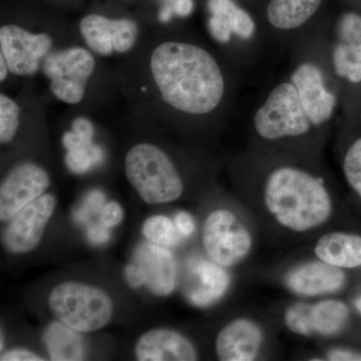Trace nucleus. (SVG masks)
<instances>
[{
	"label": "nucleus",
	"mask_w": 361,
	"mask_h": 361,
	"mask_svg": "<svg viewBox=\"0 0 361 361\" xmlns=\"http://www.w3.org/2000/svg\"><path fill=\"white\" fill-rule=\"evenodd\" d=\"M151 71L164 101L184 113H210L224 94V80L215 59L194 44L159 45L152 56Z\"/></svg>",
	"instance_id": "1"
},
{
	"label": "nucleus",
	"mask_w": 361,
	"mask_h": 361,
	"mask_svg": "<svg viewBox=\"0 0 361 361\" xmlns=\"http://www.w3.org/2000/svg\"><path fill=\"white\" fill-rule=\"evenodd\" d=\"M263 202L279 226L295 233L322 227L334 210L331 196L320 178L286 166L268 176Z\"/></svg>",
	"instance_id": "2"
},
{
	"label": "nucleus",
	"mask_w": 361,
	"mask_h": 361,
	"mask_svg": "<svg viewBox=\"0 0 361 361\" xmlns=\"http://www.w3.org/2000/svg\"><path fill=\"white\" fill-rule=\"evenodd\" d=\"M126 175L145 203H171L183 194L182 179L169 157L151 144L135 145L125 160Z\"/></svg>",
	"instance_id": "3"
},
{
	"label": "nucleus",
	"mask_w": 361,
	"mask_h": 361,
	"mask_svg": "<svg viewBox=\"0 0 361 361\" xmlns=\"http://www.w3.org/2000/svg\"><path fill=\"white\" fill-rule=\"evenodd\" d=\"M52 314L80 334L97 331L110 323L114 303L99 287L66 281L56 285L49 296Z\"/></svg>",
	"instance_id": "4"
},
{
	"label": "nucleus",
	"mask_w": 361,
	"mask_h": 361,
	"mask_svg": "<svg viewBox=\"0 0 361 361\" xmlns=\"http://www.w3.org/2000/svg\"><path fill=\"white\" fill-rule=\"evenodd\" d=\"M202 243L210 261L222 267H231L248 256L253 238L236 214L227 209H218L207 216Z\"/></svg>",
	"instance_id": "5"
},
{
	"label": "nucleus",
	"mask_w": 361,
	"mask_h": 361,
	"mask_svg": "<svg viewBox=\"0 0 361 361\" xmlns=\"http://www.w3.org/2000/svg\"><path fill=\"white\" fill-rule=\"evenodd\" d=\"M311 123L295 87L289 82L277 85L254 118L259 135L271 141L306 134Z\"/></svg>",
	"instance_id": "6"
},
{
	"label": "nucleus",
	"mask_w": 361,
	"mask_h": 361,
	"mask_svg": "<svg viewBox=\"0 0 361 361\" xmlns=\"http://www.w3.org/2000/svg\"><path fill=\"white\" fill-rule=\"evenodd\" d=\"M125 277L133 288L146 286L152 293L167 296L174 291L178 267L174 255L166 247L142 243L126 266Z\"/></svg>",
	"instance_id": "7"
},
{
	"label": "nucleus",
	"mask_w": 361,
	"mask_h": 361,
	"mask_svg": "<svg viewBox=\"0 0 361 361\" xmlns=\"http://www.w3.org/2000/svg\"><path fill=\"white\" fill-rule=\"evenodd\" d=\"M44 70L51 78L54 96L66 103L78 104L82 101L87 80L94 70V59L85 49L73 47L47 56Z\"/></svg>",
	"instance_id": "8"
},
{
	"label": "nucleus",
	"mask_w": 361,
	"mask_h": 361,
	"mask_svg": "<svg viewBox=\"0 0 361 361\" xmlns=\"http://www.w3.org/2000/svg\"><path fill=\"white\" fill-rule=\"evenodd\" d=\"M47 171L25 163L11 171L0 187V220L13 219L20 210L44 194L49 186Z\"/></svg>",
	"instance_id": "9"
},
{
	"label": "nucleus",
	"mask_w": 361,
	"mask_h": 361,
	"mask_svg": "<svg viewBox=\"0 0 361 361\" xmlns=\"http://www.w3.org/2000/svg\"><path fill=\"white\" fill-rule=\"evenodd\" d=\"M56 199L44 194L16 214L7 226L4 242L7 250L25 254L37 248L54 215Z\"/></svg>",
	"instance_id": "10"
},
{
	"label": "nucleus",
	"mask_w": 361,
	"mask_h": 361,
	"mask_svg": "<svg viewBox=\"0 0 361 361\" xmlns=\"http://www.w3.org/2000/svg\"><path fill=\"white\" fill-rule=\"evenodd\" d=\"M1 54L14 75H30L39 70L40 61L51 47V39L45 33L32 35L16 25L0 30Z\"/></svg>",
	"instance_id": "11"
},
{
	"label": "nucleus",
	"mask_w": 361,
	"mask_h": 361,
	"mask_svg": "<svg viewBox=\"0 0 361 361\" xmlns=\"http://www.w3.org/2000/svg\"><path fill=\"white\" fill-rule=\"evenodd\" d=\"M80 27L87 44L103 56H110L113 51H130L137 37V26L134 21L109 20L97 14L82 18Z\"/></svg>",
	"instance_id": "12"
},
{
	"label": "nucleus",
	"mask_w": 361,
	"mask_h": 361,
	"mask_svg": "<svg viewBox=\"0 0 361 361\" xmlns=\"http://www.w3.org/2000/svg\"><path fill=\"white\" fill-rule=\"evenodd\" d=\"M264 334L250 318H237L218 334L216 355L222 361H252L260 355Z\"/></svg>",
	"instance_id": "13"
},
{
	"label": "nucleus",
	"mask_w": 361,
	"mask_h": 361,
	"mask_svg": "<svg viewBox=\"0 0 361 361\" xmlns=\"http://www.w3.org/2000/svg\"><path fill=\"white\" fill-rule=\"evenodd\" d=\"M292 84L313 125L329 120L336 106V97L325 87L324 78L317 66L311 63L298 66L292 75Z\"/></svg>",
	"instance_id": "14"
},
{
	"label": "nucleus",
	"mask_w": 361,
	"mask_h": 361,
	"mask_svg": "<svg viewBox=\"0 0 361 361\" xmlns=\"http://www.w3.org/2000/svg\"><path fill=\"white\" fill-rule=\"evenodd\" d=\"M140 361H194L198 353L193 342L176 330L155 329L145 332L135 345Z\"/></svg>",
	"instance_id": "15"
},
{
	"label": "nucleus",
	"mask_w": 361,
	"mask_h": 361,
	"mask_svg": "<svg viewBox=\"0 0 361 361\" xmlns=\"http://www.w3.org/2000/svg\"><path fill=\"white\" fill-rule=\"evenodd\" d=\"M345 283V275L341 268L322 261L299 265L288 273L286 284L297 295L316 297L341 290Z\"/></svg>",
	"instance_id": "16"
},
{
	"label": "nucleus",
	"mask_w": 361,
	"mask_h": 361,
	"mask_svg": "<svg viewBox=\"0 0 361 361\" xmlns=\"http://www.w3.org/2000/svg\"><path fill=\"white\" fill-rule=\"evenodd\" d=\"M337 75L348 82H361V16L344 14L338 23V39L334 49Z\"/></svg>",
	"instance_id": "17"
},
{
	"label": "nucleus",
	"mask_w": 361,
	"mask_h": 361,
	"mask_svg": "<svg viewBox=\"0 0 361 361\" xmlns=\"http://www.w3.org/2000/svg\"><path fill=\"white\" fill-rule=\"evenodd\" d=\"M211 33L218 42H227L232 33L241 39H250L255 32V23L243 9L239 8L232 0H209Z\"/></svg>",
	"instance_id": "18"
},
{
	"label": "nucleus",
	"mask_w": 361,
	"mask_h": 361,
	"mask_svg": "<svg viewBox=\"0 0 361 361\" xmlns=\"http://www.w3.org/2000/svg\"><path fill=\"white\" fill-rule=\"evenodd\" d=\"M314 253L322 262L341 269L360 267L361 237L348 233H327L318 240Z\"/></svg>",
	"instance_id": "19"
},
{
	"label": "nucleus",
	"mask_w": 361,
	"mask_h": 361,
	"mask_svg": "<svg viewBox=\"0 0 361 361\" xmlns=\"http://www.w3.org/2000/svg\"><path fill=\"white\" fill-rule=\"evenodd\" d=\"M42 341L52 361H80L87 356V346L80 332L59 320L45 327Z\"/></svg>",
	"instance_id": "20"
},
{
	"label": "nucleus",
	"mask_w": 361,
	"mask_h": 361,
	"mask_svg": "<svg viewBox=\"0 0 361 361\" xmlns=\"http://www.w3.org/2000/svg\"><path fill=\"white\" fill-rule=\"evenodd\" d=\"M194 284L188 290L190 300L205 306L217 300L229 286V276L222 266L212 262L199 263L193 270Z\"/></svg>",
	"instance_id": "21"
},
{
	"label": "nucleus",
	"mask_w": 361,
	"mask_h": 361,
	"mask_svg": "<svg viewBox=\"0 0 361 361\" xmlns=\"http://www.w3.org/2000/svg\"><path fill=\"white\" fill-rule=\"evenodd\" d=\"M322 0H271L267 8L269 23L279 30L303 25L317 11Z\"/></svg>",
	"instance_id": "22"
},
{
	"label": "nucleus",
	"mask_w": 361,
	"mask_h": 361,
	"mask_svg": "<svg viewBox=\"0 0 361 361\" xmlns=\"http://www.w3.org/2000/svg\"><path fill=\"white\" fill-rule=\"evenodd\" d=\"M349 312L345 304L327 299L311 305L310 324L313 334L331 336L339 334L348 322Z\"/></svg>",
	"instance_id": "23"
},
{
	"label": "nucleus",
	"mask_w": 361,
	"mask_h": 361,
	"mask_svg": "<svg viewBox=\"0 0 361 361\" xmlns=\"http://www.w3.org/2000/svg\"><path fill=\"white\" fill-rule=\"evenodd\" d=\"M63 144L68 149L66 165L75 174H84L103 161L102 149L94 146L92 141L80 139L73 130L63 135Z\"/></svg>",
	"instance_id": "24"
},
{
	"label": "nucleus",
	"mask_w": 361,
	"mask_h": 361,
	"mask_svg": "<svg viewBox=\"0 0 361 361\" xmlns=\"http://www.w3.org/2000/svg\"><path fill=\"white\" fill-rule=\"evenodd\" d=\"M142 232L151 243L163 247L177 245L180 241V233L174 221L167 216H151L142 224Z\"/></svg>",
	"instance_id": "25"
},
{
	"label": "nucleus",
	"mask_w": 361,
	"mask_h": 361,
	"mask_svg": "<svg viewBox=\"0 0 361 361\" xmlns=\"http://www.w3.org/2000/svg\"><path fill=\"white\" fill-rule=\"evenodd\" d=\"M20 106L8 97L0 96V141L11 142L20 126Z\"/></svg>",
	"instance_id": "26"
},
{
	"label": "nucleus",
	"mask_w": 361,
	"mask_h": 361,
	"mask_svg": "<svg viewBox=\"0 0 361 361\" xmlns=\"http://www.w3.org/2000/svg\"><path fill=\"white\" fill-rule=\"evenodd\" d=\"M310 304L296 303L285 311V324L294 334L300 336L313 334L310 324Z\"/></svg>",
	"instance_id": "27"
},
{
	"label": "nucleus",
	"mask_w": 361,
	"mask_h": 361,
	"mask_svg": "<svg viewBox=\"0 0 361 361\" xmlns=\"http://www.w3.org/2000/svg\"><path fill=\"white\" fill-rule=\"evenodd\" d=\"M343 170L348 184L361 198V137L353 142L346 153Z\"/></svg>",
	"instance_id": "28"
},
{
	"label": "nucleus",
	"mask_w": 361,
	"mask_h": 361,
	"mask_svg": "<svg viewBox=\"0 0 361 361\" xmlns=\"http://www.w3.org/2000/svg\"><path fill=\"white\" fill-rule=\"evenodd\" d=\"M123 219V210L120 204L115 201L104 204L101 210V223L104 227H116Z\"/></svg>",
	"instance_id": "29"
},
{
	"label": "nucleus",
	"mask_w": 361,
	"mask_h": 361,
	"mask_svg": "<svg viewBox=\"0 0 361 361\" xmlns=\"http://www.w3.org/2000/svg\"><path fill=\"white\" fill-rule=\"evenodd\" d=\"M104 201V196L102 192L92 191V193L85 198L84 206L80 210L75 213V217L80 220H84L89 215V211L102 210Z\"/></svg>",
	"instance_id": "30"
},
{
	"label": "nucleus",
	"mask_w": 361,
	"mask_h": 361,
	"mask_svg": "<svg viewBox=\"0 0 361 361\" xmlns=\"http://www.w3.org/2000/svg\"><path fill=\"white\" fill-rule=\"evenodd\" d=\"M1 361H42L44 358L40 357L37 353L25 348H16L2 353Z\"/></svg>",
	"instance_id": "31"
},
{
	"label": "nucleus",
	"mask_w": 361,
	"mask_h": 361,
	"mask_svg": "<svg viewBox=\"0 0 361 361\" xmlns=\"http://www.w3.org/2000/svg\"><path fill=\"white\" fill-rule=\"evenodd\" d=\"M175 225L180 236L184 238L191 236L195 231V221L193 217L187 212H179L175 216Z\"/></svg>",
	"instance_id": "32"
},
{
	"label": "nucleus",
	"mask_w": 361,
	"mask_h": 361,
	"mask_svg": "<svg viewBox=\"0 0 361 361\" xmlns=\"http://www.w3.org/2000/svg\"><path fill=\"white\" fill-rule=\"evenodd\" d=\"M73 132L80 139L92 141L94 130L92 123L85 118H78L73 123Z\"/></svg>",
	"instance_id": "33"
},
{
	"label": "nucleus",
	"mask_w": 361,
	"mask_h": 361,
	"mask_svg": "<svg viewBox=\"0 0 361 361\" xmlns=\"http://www.w3.org/2000/svg\"><path fill=\"white\" fill-rule=\"evenodd\" d=\"M109 228L104 227V225H94L90 228L87 231V238L94 245L106 243L110 239V232Z\"/></svg>",
	"instance_id": "34"
},
{
	"label": "nucleus",
	"mask_w": 361,
	"mask_h": 361,
	"mask_svg": "<svg viewBox=\"0 0 361 361\" xmlns=\"http://www.w3.org/2000/svg\"><path fill=\"white\" fill-rule=\"evenodd\" d=\"M327 360L332 361H361V353L348 349L337 348L327 353Z\"/></svg>",
	"instance_id": "35"
},
{
	"label": "nucleus",
	"mask_w": 361,
	"mask_h": 361,
	"mask_svg": "<svg viewBox=\"0 0 361 361\" xmlns=\"http://www.w3.org/2000/svg\"><path fill=\"white\" fill-rule=\"evenodd\" d=\"M172 8L178 16H188L193 11V1L192 0H176Z\"/></svg>",
	"instance_id": "36"
},
{
	"label": "nucleus",
	"mask_w": 361,
	"mask_h": 361,
	"mask_svg": "<svg viewBox=\"0 0 361 361\" xmlns=\"http://www.w3.org/2000/svg\"><path fill=\"white\" fill-rule=\"evenodd\" d=\"M0 70H1V71H0V80H4L7 77V71H8L9 68L2 54L1 56H0Z\"/></svg>",
	"instance_id": "37"
},
{
	"label": "nucleus",
	"mask_w": 361,
	"mask_h": 361,
	"mask_svg": "<svg viewBox=\"0 0 361 361\" xmlns=\"http://www.w3.org/2000/svg\"><path fill=\"white\" fill-rule=\"evenodd\" d=\"M173 13H174V11H173L172 7H166V8L161 11L160 20L163 21V23H167V21L171 20V16H172Z\"/></svg>",
	"instance_id": "38"
},
{
	"label": "nucleus",
	"mask_w": 361,
	"mask_h": 361,
	"mask_svg": "<svg viewBox=\"0 0 361 361\" xmlns=\"http://www.w3.org/2000/svg\"><path fill=\"white\" fill-rule=\"evenodd\" d=\"M355 306L356 308H357V310L361 313V297L355 301Z\"/></svg>",
	"instance_id": "39"
},
{
	"label": "nucleus",
	"mask_w": 361,
	"mask_h": 361,
	"mask_svg": "<svg viewBox=\"0 0 361 361\" xmlns=\"http://www.w3.org/2000/svg\"><path fill=\"white\" fill-rule=\"evenodd\" d=\"M4 332H1V351L4 350Z\"/></svg>",
	"instance_id": "40"
}]
</instances>
